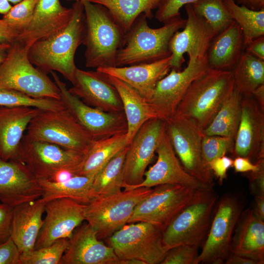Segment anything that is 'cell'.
<instances>
[{
  "mask_svg": "<svg viewBox=\"0 0 264 264\" xmlns=\"http://www.w3.org/2000/svg\"><path fill=\"white\" fill-rule=\"evenodd\" d=\"M71 18L63 28L35 42L29 48L28 56L37 68L47 74L51 71L61 73L74 83L77 67L75 52L82 44L85 14L82 1H75Z\"/></svg>",
  "mask_w": 264,
  "mask_h": 264,
  "instance_id": "6da1fadb",
  "label": "cell"
},
{
  "mask_svg": "<svg viewBox=\"0 0 264 264\" xmlns=\"http://www.w3.org/2000/svg\"><path fill=\"white\" fill-rule=\"evenodd\" d=\"M85 14L82 44L86 46L85 66L99 68L116 66L126 32L105 6L81 0Z\"/></svg>",
  "mask_w": 264,
  "mask_h": 264,
  "instance_id": "7a4b0ae2",
  "label": "cell"
},
{
  "mask_svg": "<svg viewBox=\"0 0 264 264\" xmlns=\"http://www.w3.org/2000/svg\"><path fill=\"white\" fill-rule=\"evenodd\" d=\"M234 87L232 71L208 68L190 84L175 114L189 118L202 131Z\"/></svg>",
  "mask_w": 264,
  "mask_h": 264,
  "instance_id": "3957f363",
  "label": "cell"
},
{
  "mask_svg": "<svg viewBox=\"0 0 264 264\" xmlns=\"http://www.w3.org/2000/svg\"><path fill=\"white\" fill-rule=\"evenodd\" d=\"M147 18L143 14L139 15L126 33L124 45L116 56V66L151 63L171 55L170 40L184 27L186 19L179 14L165 21L162 27L152 28Z\"/></svg>",
  "mask_w": 264,
  "mask_h": 264,
  "instance_id": "277c9868",
  "label": "cell"
},
{
  "mask_svg": "<svg viewBox=\"0 0 264 264\" xmlns=\"http://www.w3.org/2000/svg\"><path fill=\"white\" fill-rule=\"evenodd\" d=\"M213 186L197 189L190 200L163 230L162 243L167 251L179 245L198 248L202 245L218 200Z\"/></svg>",
  "mask_w": 264,
  "mask_h": 264,
  "instance_id": "5b68a950",
  "label": "cell"
},
{
  "mask_svg": "<svg viewBox=\"0 0 264 264\" xmlns=\"http://www.w3.org/2000/svg\"><path fill=\"white\" fill-rule=\"evenodd\" d=\"M29 47L16 41L0 65V88L15 90L33 98L61 99L54 81L30 61Z\"/></svg>",
  "mask_w": 264,
  "mask_h": 264,
  "instance_id": "8992f818",
  "label": "cell"
},
{
  "mask_svg": "<svg viewBox=\"0 0 264 264\" xmlns=\"http://www.w3.org/2000/svg\"><path fill=\"white\" fill-rule=\"evenodd\" d=\"M153 188L140 187L98 197L85 206V220L106 240L128 223L137 204Z\"/></svg>",
  "mask_w": 264,
  "mask_h": 264,
  "instance_id": "52a82bcc",
  "label": "cell"
},
{
  "mask_svg": "<svg viewBox=\"0 0 264 264\" xmlns=\"http://www.w3.org/2000/svg\"><path fill=\"white\" fill-rule=\"evenodd\" d=\"M26 131V135L32 139L85 154L96 140L66 108L59 110H42L31 120Z\"/></svg>",
  "mask_w": 264,
  "mask_h": 264,
  "instance_id": "ba28073f",
  "label": "cell"
},
{
  "mask_svg": "<svg viewBox=\"0 0 264 264\" xmlns=\"http://www.w3.org/2000/svg\"><path fill=\"white\" fill-rule=\"evenodd\" d=\"M163 230L146 222L125 225L106 239L121 261L135 259L145 264H160L167 251L162 243Z\"/></svg>",
  "mask_w": 264,
  "mask_h": 264,
  "instance_id": "9c48e42d",
  "label": "cell"
},
{
  "mask_svg": "<svg viewBox=\"0 0 264 264\" xmlns=\"http://www.w3.org/2000/svg\"><path fill=\"white\" fill-rule=\"evenodd\" d=\"M84 155L57 144L32 139L24 134L14 160L24 165L38 180H51L61 171L71 172Z\"/></svg>",
  "mask_w": 264,
  "mask_h": 264,
  "instance_id": "30bf717a",
  "label": "cell"
},
{
  "mask_svg": "<svg viewBox=\"0 0 264 264\" xmlns=\"http://www.w3.org/2000/svg\"><path fill=\"white\" fill-rule=\"evenodd\" d=\"M241 213V205L235 196L225 195L218 200L208 234L194 264L224 263L230 254L233 235Z\"/></svg>",
  "mask_w": 264,
  "mask_h": 264,
  "instance_id": "8fae6325",
  "label": "cell"
},
{
  "mask_svg": "<svg viewBox=\"0 0 264 264\" xmlns=\"http://www.w3.org/2000/svg\"><path fill=\"white\" fill-rule=\"evenodd\" d=\"M165 123L166 133L184 170L203 185H213V173L202 157V131L189 118L176 114Z\"/></svg>",
  "mask_w": 264,
  "mask_h": 264,
  "instance_id": "7c38bea8",
  "label": "cell"
},
{
  "mask_svg": "<svg viewBox=\"0 0 264 264\" xmlns=\"http://www.w3.org/2000/svg\"><path fill=\"white\" fill-rule=\"evenodd\" d=\"M197 189L178 184H161L135 207L128 223L149 222L163 230L194 196Z\"/></svg>",
  "mask_w": 264,
  "mask_h": 264,
  "instance_id": "4fadbf2b",
  "label": "cell"
},
{
  "mask_svg": "<svg viewBox=\"0 0 264 264\" xmlns=\"http://www.w3.org/2000/svg\"><path fill=\"white\" fill-rule=\"evenodd\" d=\"M208 68L206 55L189 58L187 66L182 70L171 68L147 100L157 118L165 121L173 116L190 84Z\"/></svg>",
  "mask_w": 264,
  "mask_h": 264,
  "instance_id": "5bb4252c",
  "label": "cell"
},
{
  "mask_svg": "<svg viewBox=\"0 0 264 264\" xmlns=\"http://www.w3.org/2000/svg\"><path fill=\"white\" fill-rule=\"evenodd\" d=\"M50 73L60 90L61 100L66 108L95 140L127 132L124 112H107L86 104L69 92L66 85L56 72L51 71Z\"/></svg>",
  "mask_w": 264,
  "mask_h": 264,
  "instance_id": "9a60e30c",
  "label": "cell"
},
{
  "mask_svg": "<svg viewBox=\"0 0 264 264\" xmlns=\"http://www.w3.org/2000/svg\"><path fill=\"white\" fill-rule=\"evenodd\" d=\"M165 130V121L158 118L148 120L140 128L128 146L124 164V184L134 186L142 182Z\"/></svg>",
  "mask_w": 264,
  "mask_h": 264,
  "instance_id": "2e32d148",
  "label": "cell"
},
{
  "mask_svg": "<svg viewBox=\"0 0 264 264\" xmlns=\"http://www.w3.org/2000/svg\"><path fill=\"white\" fill-rule=\"evenodd\" d=\"M86 205L66 198L47 201L44 206L46 216L34 249L50 245L60 239L70 238L85 220Z\"/></svg>",
  "mask_w": 264,
  "mask_h": 264,
  "instance_id": "e0dca14e",
  "label": "cell"
},
{
  "mask_svg": "<svg viewBox=\"0 0 264 264\" xmlns=\"http://www.w3.org/2000/svg\"><path fill=\"white\" fill-rule=\"evenodd\" d=\"M184 6L187 16L186 24L182 31L173 35L169 44L171 68L177 71L181 70L185 53L189 58L207 55L210 43L217 35L206 21L194 11L191 4Z\"/></svg>",
  "mask_w": 264,
  "mask_h": 264,
  "instance_id": "ac0fdd59",
  "label": "cell"
},
{
  "mask_svg": "<svg viewBox=\"0 0 264 264\" xmlns=\"http://www.w3.org/2000/svg\"><path fill=\"white\" fill-rule=\"evenodd\" d=\"M155 152L156 163L144 174V179L140 184L130 186L124 183L125 190L140 187L153 188L161 184H178L195 188L205 186L189 175L178 160L166 130L162 134Z\"/></svg>",
  "mask_w": 264,
  "mask_h": 264,
  "instance_id": "d6986e66",
  "label": "cell"
},
{
  "mask_svg": "<svg viewBox=\"0 0 264 264\" xmlns=\"http://www.w3.org/2000/svg\"><path fill=\"white\" fill-rule=\"evenodd\" d=\"M233 154L255 163L264 159V110L252 95H242L241 117Z\"/></svg>",
  "mask_w": 264,
  "mask_h": 264,
  "instance_id": "ffe728a7",
  "label": "cell"
},
{
  "mask_svg": "<svg viewBox=\"0 0 264 264\" xmlns=\"http://www.w3.org/2000/svg\"><path fill=\"white\" fill-rule=\"evenodd\" d=\"M72 85L69 92L86 104L107 112H124L117 89L102 73L77 68Z\"/></svg>",
  "mask_w": 264,
  "mask_h": 264,
  "instance_id": "44dd1931",
  "label": "cell"
},
{
  "mask_svg": "<svg viewBox=\"0 0 264 264\" xmlns=\"http://www.w3.org/2000/svg\"><path fill=\"white\" fill-rule=\"evenodd\" d=\"M59 264H120L113 249L97 237L88 223L81 224L68 239Z\"/></svg>",
  "mask_w": 264,
  "mask_h": 264,
  "instance_id": "7402d4cb",
  "label": "cell"
},
{
  "mask_svg": "<svg viewBox=\"0 0 264 264\" xmlns=\"http://www.w3.org/2000/svg\"><path fill=\"white\" fill-rule=\"evenodd\" d=\"M38 179L22 163L0 158V201L14 207L42 197Z\"/></svg>",
  "mask_w": 264,
  "mask_h": 264,
  "instance_id": "603a6c76",
  "label": "cell"
},
{
  "mask_svg": "<svg viewBox=\"0 0 264 264\" xmlns=\"http://www.w3.org/2000/svg\"><path fill=\"white\" fill-rule=\"evenodd\" d=\"M73 11L72 7L63 6L60 0H39L31 21L16 41L30 47L37 41L65 27Z\"/></svg>",
  "mask_w": 264,
  "mask_h": 264,
  "instance_id": "cb8c5ba5",
  "label": "cell"
},
{
  "mask_svg": "<svg viewBox=\"0 0 264 264\" xmlns=\"http://www.w3.org/2000/svg\"><path fill=\"white\" fill-rule=\"evenodd\" d=\"M171 60V55L151 63L123 66L99 67L96 70L123 81L147 100L158 82L170 71Z\"/></svg>",
  "mask_w": 264,
  "mask_h": 264,
  "instance_id": "d4e9b609",
  "label": "cell"
},
{
  "mask_svg": "<svg viewBox=\"0 0 264 264\" xmlns=\"http://www.w3.org/2000/svg\"><path fill=\"white\" fill-rule=\"evenodd\" d=\"M41 110L30 107L0 106V158L15 159L24 132Z\"/></svg>",
  "mask_w": 264,
  "mask_h": 264,
  "instance_id": "484cf974",
  "label": "cell"
},
{
  "mask_svg": "<svg viewBox=\"0 0 264 264\" xmlns=\"http://www.w3.org/2000/svg\"><path fill=\"white\" fill-rule=\"evenodd\" d=\"M45 203L41 198L14 207L10 237L21 253L34 249Z\"/></svg>",
  "mask_w": 264,
  "mask_h": 264,
  "instance_id": "4316f807",
  "label": "cell"
},
{
  "mask_svg": "<svg viewBox=\"0 0 264 264\" xmlns=\"http://www.w3.org/2000/svg\"><path fill=\"white\" fill-rule=\"evenodd\" d=\"M232 237L230 253L264 263V222L252 209L242 212Z\"/></svg>",
  "mask_w": 264,
  "mask_h": 264,
  "instance_id": "83f0119b",
  "label": "cell"
},
{
  "mask_svg": "<svg viewBox=\"0 0 264 264\" xmlns=\"http://www.w3.org/2000/svg\"><path fill=\"white\" fill-rule=\"evenodd\" d=\"M243 47L242 30L234 21L211 41L207 53L208 67L232 71L243 52Z\"/></svg>",
  "mask_w": 264,
  "mask_h": 264,
  "instance_id": "f1b7e54d",
  "label": "cell"
},
{
  "mask_svg": "<svg viewBox=\"0 0 264 264\" xmlns=\"http://www.w3.org/2000/svg\"><path fill=\"white\" fill-rule=\"evenodd\" d=\"M115 88L121 99L127 123L126 138L128 145L138 130L148 120L157 118L147 100L123 81L103 73Z\"/></svg>",
  "mask_w": 264,
  "mask_h": 264,
  "instance_id": "f546056e",
  "label": "cell"
},
{
  "mask_svg": "<svg viewBox=\"0 0 264 264\" xmlns=\"http://www.w3.org/2000/svg\"><path fill=\"white\" fill-rule=\"evenodd\" d=\"M126 136V132L95 140L71 173L74 176H95L112 158L128 145Z\"/></svg>",
  "mask_w": 264,
  "mask_h": 264,
  "instance_id": "4dcf8cb0",
  "label": "cell"
},
{
  "mask_svg": "<svg viewBox=\"0 0 264 264\" xmlns=\"http://www.w3.org/2000/svg\"><path fill=\"white\" fill-rule=\"evenodd\" d=\"M95 176L75 175L59 182L39 179L43 192L41 198L46 202L54 198H66L88 204L96 198L92 188Z\"/></svg>",
  "mask_w": 264,
  "mask_h": 264,
  "instance_id": "1f68e13d",
  "label": "cell"
},
{
  "mask_svg": "<svg viewBox=\"0 0 264 264\" xmlns=\"http://www.w3.org/2000/svg\"><path fill=\"white\" fill-rule=\"evenodd\" d=\"M242 94L234 87L203 135H218L235 139L242 113Z\"/></svg>",
  "mask_w": 264,
  "mask_h": 264,
  "instance_id": "d6a6232c",
  "label": "cell"
},
{
  "mask_svg": "<svg viewBox=\"0 0 264 264\" xmlns=\"http://www.w3.org/2000/svg\"><path fill=\"white\" fill-rule=\"evenodd\" d=\"M101 4L108 9L115 20L126 33L141 14L152 17L161 0H88Z\"/></svg>",
  "mask_w": 264,
  "mask_h": 264,
  "instance_id": "836d02e7",
  "label": "cell"
},
{
  "mask_svg": "<svg viewBox=\"0 0 264 264\" xmlns=\"http://www.w3.org/2000/svg\"><path fill=\"white\" fill-rule=\"evenodd\" d=\"M235 87L242 95H251L264 84V61L244 52L232 70Z\"/></svg>",
  "mask_w": 264,
  "mask_h": 264,
  "instance_id": "e575fe53",
  "label": "cell"
},
{
  "mask_svg": "<svg viewBox=\"0 0 264 264\" xmlns=\"http://www.w3.org/2000/svg\"><path fill=\"white\" fill-rule=\"evenodd\" d=\"M128 146L112 158L95 175L92 188L96 198L121 191L124 183V164Z\"/></svg>",
  "mask_w": 264,
  "mask_h": 264,
  "instance_id": "d590c367",
  "label": "cell"
},
{
  "mask_svg": "<svg viewBox=\"0 0 264 264\" xmlns=\"http://www.w3.org/2000/svg\"><path fill=\"white\" fill-rule=\"evenodd\" d=\"M222 0L242 30L244 47L255 38L264 35V8L253 10L239 5L234 0Z\"/></svg>",
  "mask_w": 264,
  "mask_h": 264,
  "instance_id": "8d00e7d4",
  "label": "cell"
},
{
  "mask_svg": "<svg viewBox=\"0 0 264 264\" xmlns=\"http://www.w3.org/2000/svg\"><path fill=\"white\" fill-rule=\"evenodd\" d=\"M191 4L217 34L234 21L222 0H197Z\"/></svg>",
  "mask_w": 264,
  "mask_h": 264,
  "instance_id": "74e56055",
  "label": "cell"
},
{
  "mask_svg": "<svg viewBox=\"0 0 264 264\" xmlns=\"http://www.w3.org/2000/svg\"><path fill=\"white\" fill-rule=\"evenodd\" d=\"M0 106L30 107L51 110H59L66 108L61 99L33 98L19 91L7 88H0Z\"/></svg>",
  "mask_w": 264,
  "mask_h": 264,
  "instance_id": "f35d334b",
  "label": "cell"
},
{
  "mask_svg": "<svg viewBox=\"0 0 264 264\" xmlns=\"http://www.w3.org/2000/svg\"><path fill=\"white\" fill-rule=\"evenodd\" d=\"M67 238L60 239L50 245L21 254V264H59L68 244Z\"/></svg>",
  "mask_w": 264,
  "mask_h": 264,
  "instance_id": "ab89813d",
  "label": "cell"
},
{
  "mask_svg": "<svg viewBox=\"0 0 264 264\" xmlns=\"http://www.w3.org/2000/svg\"><path fill=\"white\" fill-rule=\"evenodd\" d=\"M235 140L231 138L218 135H203L201 140V155L204 164H209L214 159L234 153Z\"/></svg>",
  "mask_w": 264,
  "mask_h": 264,
  "instance_id": "60d3db41",
  "label": "cell"
},
{
  "mask_svg": "<svg viewBox=\"0 0 264 264\" xmlns=\"http://www.w3.org/2000/svg\"><path fill=\"white\" fill-rule=\"evenodd\" d=\"M39 0H22L13 6L2 19L20 34L32 20Z\"/></svg>",
  "mask_w": 264,
  "mask_h": 264,
  "instance_id": "b9f144b4",
  "label": "cell"
},
{
  "mask_svg": "<svg viewBox=\"0 0 264 264\" xmlns=\"http://www.w3.org/2000/svg\"><path fill=\"white\" fill-rule=\"evenodd\" d=\"M198 248L182 244L169 249L160 264H194Z\"/></svg>",
  "mask_w": 264,
  "mask_h": 264,
  "instance_id": "7bdbcfd3",
  "label": "cell"
},
{
  "mask_svg": "<svg viewBox=\"0 0 264 264\" xmlns=\"http://www.w3.org/2000/svg\"><path fill=\"white\" fill-rule=\"evenodd\" d=\"M197 0H161L155 17L159 22H164L167 20L180 14V8L188 4H192Z\"/></svg>",
  "mask_w": 264,
  "mask_h": 264,
  "instance_id": "ee69618b",
  "label": "cell"
},
{
  "mask_svg": "<svg viewBox=\"0 0 264 264\" xmlns=\"http://www.w3.org/2000/svg\"><path fill=\"white\" fill-rule=\"evenodd\" d=\"M21 254L11 237L0 242V264H21Z\"/></svg>",
  "mask_w": 264,
  "mask_h": 264,
  "instance_id": "f6af8a7d",
  "label": "cell"
},
{
  "mask_svg": "<svg viewBox=\"0 0 264 264\" xmlns=\"http://www.w3.org/2000/svg\"><path fill=\"white\" fill-rule=\"evenodd\" d=\"M14 207L0 203V242L10 237Z\"/></svg>",
  "mask_w": 264,
  "mask_h": 264,
  "instance_id": "bcb514c9",
  "label": "cell"
},
{
  "mask_svg": "<svg viewBox=\"0 0 264 264\" xmlns=\"http://www.w3.org/2000/svg\"><path fill=\"white\" fill-rule=\"evenodd\" d=\"M233 160L223 155L212 160L209 164V169L219 180V183L222 184L227 178V172L233 165Z\"/></svg>",
  "mask_w": 264,
  "mask_h": 264,
  "instance_id": "7dc6e473",
  "label": "cell"
},
{
  "mask_svg": "<svg viewBox=\"0 0 264 264\" xmlns=\"http://www.w3.org/2000/svg\"><path fill=\"white\" fill-rule=\"evenodd\" d=\"M251 191L255 195H264V161L259 168L247 176Z\"/></svg>",
  "mask_w": 264,
  "mask_h": 264,
  "instance_id": "c3c4849f",
  "label": "cell"
},
{
  "mask_svg": "<svg viewBox=\"0 0 264 264\" xmlns=\"http://www.w3.org/2000/svg\"><path fill=\"white\" fill-rule=\"evenodd\" d=\"M264 159H260L254 164L246 157L236 156L233 160L232 167L236 173H245L257 170Z\"/></svg>",
  "mask_w": 264,
  "mask_h": 264,
  "instance_id": "681fc988",
  "label": "cell"
},
{
  "mask_svg": "<svg viewBox=\"0 0 264 264\" xmlns=\"http://www.w3.org/2000/svg\"><path fill=\"white\" fill-rule=\"evenodd\" d=\"M19 35L6 21L0 19V44H11L17 40Z\"/></svg>",
  "mask_w": 264,
  "mask_h": 264,
  "instance_id": "f907efd6",
  "label": "cell"
},
{
  "mask_svg": "<svg viewBox=\"0 0 264 264\" xmlns=\"http://www.w3.org/2000/svg\"><path fill=\"white\" fill-rule=\"evenodd\" d=\"M245 47L246 52L264 61V35L255 38Z\"/></svg>",
  "mask_w": 264,
  "mask_h": 264,
  "instance_id": "816d5d0a",
  "label": "cell"
},
{
  "mask_svg": "<svg viewBox=\"0 0 264 264\" xmlns=\"http://www.w3.org/2000/svg\"><path fill=\"white\" fill-rule=\"evenodd\" d=\"M225 264H259L252 259L230 253L224 262Z\"/></svg>",
  "mask_w": 264,
  "mask_h": 264,
  "instance_id": "f5cc1de1",
  "label": "cell"
},
{
  "mask_svg": "<svg viewBox=\"0 0 264 264\" xmlns=\"http://www.w3.org/2000/svg\"><path fill=\"white\" fill-rule=\"evenodd\" d=\"M254 215L260 219L264 220V195H256L255 198Z\"/></svg>",
  "mask_w": 264,
  "mask_h": 264,
  "instance_id": "db71d44e",
  "label": "cell"
},
{
  "mask_svg": "<svg viewBox=\"0 0 264 264\" xmlns=\"http://www.w3.org/2000/svg\"><path fill=\"white\" fill-rule=\"evenodd\" d=\"M237 2L253 10L264 8V0H237Z\"/></svg>",
  "mask_w": 264,
  "mask_h": 264,
  "instance_id": "11a10c76",
  "label": "cell"
},
{
  "mask_svg": "<svg viewBox=\"0 0 264 264\" xmlns=\"http://www.w3.org/2000/svg\"><path fill=\"white\" fill-rule=\"evenodd\" d=\"M252 95L261 107L264 110V84L260 86L255 89Z\"/></svg>",
  "mask_w": 264,
  "mask_h": 264,
  "instance_id": "9f6ffc18",
  "label": "cell"
},
{
  "mask_svg": "<svg viewBox=\"0 0 264 264\" xmlns=\"http://www.w3.org/2000/svg\"><path fill=\"white\" fill-rule=\"evenodd\" d=\"M12 7L8 0H0V14L5 15Z\"/></svg>",
  "mask_w": 264,
  "mask_h": 264,
  "instance_id": "6f0895ef",
  "label": "cell"
},
{
  "mask_svg": "<svg viewBox=\"0 0 264 264\" xmlns=\"http://www.w3.org/2000/svg\"><path fill=\"white\" fill-rule=\"evenodd\" d=\"M10 45L9 44H0V65L6 58Z\"/></svg>",
  "mask_w": 264,
  "mask_h": 264,
  "instance_id": "680465c9",
  "label": "cell"
},
{
  "mask_svg": "<svg viewBox=\"0 0 264 264\" xmlns=\"http://www.w3.org/2000/svg\"><path fill=\"white\" fill-rule=\"evenodd\" d=\"M120 264H145V263L139 260L132 259L121 261Z\"/></svg>",
  "mask_w": 264,
  "mask_h": 264,
  "instance_id": "91938a15",
  "label": "cell"
},
{
  "mask_svg": "<svg viewBox=\"0 0 264 264\" xmlns=\"http://www.w3.org/2000/svg\"><path fill=\"white\" fill-rule=\"evenodd\" d=\"M8 0L10 3H12L14 4H16L19 3V2H20L21 1H22V0Z\"/></svg>",
  "mask_w": 264,
  "mask_h": 264,
  "instance_id": "94428289",
  "label": "cell"
},
{
  "mask_svg": "<svg viewBox=\"0 0 264 264\" xmlns=\"http://www.w3.org/2000/svg\"><path fill=\"white\" fill-rule=\"evenodd\" d=\"M73 0V1H80L81 0Z\"/></svg>",
  "mask_w": 264,
  "mask_h": 264,
  "instance_id": "6125c7cd",
  "label": "cell"
}]
</instances>
